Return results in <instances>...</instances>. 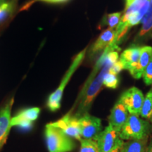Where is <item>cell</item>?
<instances>
[{
  "mask_svg": "<svg viewBox=\"0 0 152 152\" xmlns=\"http://www.w3.org/2000/svg\"><path fill=\"white\" fill-rule=\"evenodd\" d=\"M4 2H6V0H0V5H1Z\"/></svg>",
  "mask_w": 152,
  "mask_h": 152,
  "instance_id": "obj_28",
  "label": "cell"
},
{
  "mask_svg": "<svg viewBox=\"0 0 152 152\" xmlns=\"http://www.w3.org/2000/svg\"><path fill=\"white\" fill-rule=\"evenodd\" d=\"M141 47H133L125 49L120 56V61L122 63L123 69H132L137 64L140 56Z\"/></svg>",
  "mask_w": 152,
  "mask_h": 152,
  "instance_id": "obj_13",
  "label": "cell"
},
{
  "mask_svg": "<svg viewBox=\"0 0 152 152\" xmlns=\"http://www.w3.org/2000/svg\"><path fill=\"white\" fill-rule=\"evenodd\" d=\"M140 115L149 122H152V88L144 97Z\"/></svg>",
  "mask_w": 152,
  "mask_h": 152,
  "instance_id": "obj_16",
  "label": "cell"
},
{
  "mask_svg": "<svg viewBox=\"0 0 152 152\" xmlns=\"http://www.w3.org/2000/svg\"><path fill=\"white\" fill-rule=\"evenodd\" d=\"M149 137L142 140H128L123 143L119 152H145Z\"/></svg>",
  "mask_w": 152,
  "mask_h": 152,
  "instance_id": "obj_15",
  "label": "cell"
},
{
  "mask_svg": "<svg viewBox=\"0 0 152 152\" xmlns=\"http://www.w3.org/2000/svg\"><path fill=\"white\" fill-rule=\"evenodd\" d=\"M111 66L112 65L109 63H104L102 71L97 77L92 81H90V83L85 85L76 102L77 103V109L73 115L74 116L79 118L85 113H87V111L92 106L93 101L99 92L102 85H103L104 77L109 73Z\"/></svg>",
  "mask_w": 152,
  "mask_h": 152,
  "instance_id": "obj_1",
  "label": "cell"
},
{
  "mask_svg": "<svg viewBox=\"0 0 152 152\" xmlns=\"http://www.w3.org/2000/svg\"><path fill=\"white\" fill-rule=\"evenodd\" d=\"M151 124H152V122H151ZM151 130H152V125H151Z\"/></svg>",
  "mask_w": 152,
  "mask_h": 152,
  "instance_id": "obj_29",
  "label": "cell"
},
{
  "mask_svg": "<svg viewBox=\"0 0 152 152\" xmlns=\"http://www.w3.org/2000/svg\"><path fill=\"white\" fill-rule=\"evenodd\" d=\"M121 18V13H113V14H109L107 16V24L109 26V28L113 29L117 27L119 24Z\"/></svg>",
  "mask_w": 152,
  "mask_h": 152,
  "instance_id": "obj_21",
  "label": "cell"
},
{
  "mask_svg": "<svg viewBox=\"0 0 152 152\" xmlns=\"http://www.w3.org/2000/svg\"><path fill=\"white\" fill-rule=\"evenodd\" d=\"M14 9V3L12 1H6L0 5V24L7 20Z\"/></svg>",
  "mask_w": 152,
  "mask_h": 152,
  "instance_id": "obj_17",
  "label": "cell"
},
{
  "mask_svg": "<svg viewBox=\"0 0 152 152\" xmlns=\"http://www.w3.org/2000/svg\"><path fill=\"white\" fill-rule=\"evenodd\" d=\"M45 1V2L47 3H52V4H56V3H62V2H66L68 0H33L32 2H35V1Z\"/></svg>",
  "mask_w": 152,
  "mask_h": 152,
  "instance_id": "obj_24",
  "label": "cell"
},
{
  "mask_svg": "<svg viewBox=\"0 0 152 152\" xmlns=\"http://www.w3.org/2000/svg\"><path fill=\"white\" fill-rule=\"evenodd\" d=\"M144 99L143 93L135 87L127 90L121 96L119 101L130 115H140Z\"/></svg>",
  "mask_w": 152,
  "mask_h": 152,
  "instance_id": "obj_5",
  "label": "cell"
},
{
  "mask_svg": "<svg viewBox=\"0 0 152 152\" xmlns=\"http://www.w3.org/2000/svg\"><path fill=\"white\" fill-rule=\"evenodd\" d=\"M128 111L118 99L111 111L109 117V125H111L119 133L128 118Z\"/></svg>",
  "mask_w": 152,
  "mask_h": 152,
  "instance_id": "obj_11",
  "label": "cell"
},
{
  "mask_svg": "<svg viewBox=\"0 0 152 152\" xmlns=\"http://www.w3.org/2000/svg\"><path fill=\"white\" fill-rule=\"evenodd\" d=\"M80 152H99L98 145L94 140L81 139Z\"/></svg>",
  "mask_w": 152,
  "mask_h": 152,
  "instance_id": "obj_18",
  "label": "cell"
},
{
  "mask_svg": "<svg viewBox=\"0 0 152 152\" xmlns=\"http://www.w3.org/2000/svg\"><path fill=\"white\" fill-rule=\"evenodd\" d=\"M145 152H152V139H151L149 144H147V149H146Z\"/></svg>",
  "mask_w": 152,
  "mask_h": 152,
  "instance_id": "obj_26",
  "label": "cell"
},
{
  "mask_svg": "<svg viewBox=\"0 0 152 152\" xmlns=\"http://www.w3.org/2000/svg\"><path fill=\"white\" fill-rule=\"evenodd\" d=\"M136 0H125V9L128 8L130 5H132Z\"/></svg>",
  "mask_w": 152,
  "mask_h": 152,
  "instance_id": "obj_27",
  "label": "cell"
},
{
  "mask_svg": "<svg viewBox=\"0 0 152 152\" xmlns=\"http://www.w3.org/2000/svg\"><path fill=\"white\" fill-rule=\"evenodd\" d=\"M103 84L105 85L106 87H109L111 89H115L118 86L119 84V80L118 78L117 75L115 74L108 73L105 75L104 78Z\"/></svg>",
  "mask_w": 152,
  "mask_h": 152,
  "instance_id": "obj_20",
  "label": "cell"
},
{
  "mask_svg": "<svg viewBox=\"0 0 152 152\" xmlns=\"http://www.w3.org/2000/svg\"><path fill=\"white\" fill-rule=\"evenodd\" d=\"M123 143H124V141H123H123L120 142V143L118 144L116 147L114 148L113 149H112L111 151H109V152H119L120 149H121V147H122V145L123 144Z\"/></svg>",
  "mask_w": 152,
  "mask_h": 152,
  "instance_id": "obj_25",
  "label": "cell"
},
{
  "mask_svg": "<svg viewBox=\"0 0 152 152\" xmlns=\"http://www.w3.org/2000/svg\"><path fill=\"white\" fill-rule=\"evenodd\" d=\"M85 52H86V49L82 51L81 52H80L75 57V58L73 61V63H72L71 66H70L69 69L66 72L65 76L63 78L62 81L61 82L60 85L57 88V90L54 92H53L52 94H50V96H49L47 105L50 111H56L60 109L61 101L64 89H65L66 85L68 84V81L70 80V79H71V76L73 75L74 72L76 71V69L80 66V64H81V62L84 59Z\"/></svg>",
  "mask_w": 152,
  "mask_h": 152,
  "instance_id": "obj_4",
  "label": "cell"
},
{
  "mask_svg": "<svg viewBox=\"0 0 152 152\" xmlns=\"http://www.w3.org/2000/svg\"><path fill=\"white\" fill-rule=\"evenodd\" d=\"M78 120L82 139L94 140L102 131V121L97 117L87 113Z\"/></svg>",
  "mask_w": 152,
  "mask_h": 152,
  "instance_id": "obj_6",
  "label": "cell"
},
{
  "mask_svg": "<svg viewBox=\"0 0 152 152\" xmlns=\"http://www.w3.org/2000/svg\"><path fill=\"white\" fill-rule=\"evenodd\" d=\"M13 104L12 98L0 110V149L6 143L11 130V111Z\"/></svg>",
  "mask_w": 152,
  "mask_h": 152,
  "instance_id": "obj_10",
  "label": "cell"
},
{
  "mask_svg": "<svg viewBox=\"0 0 152 152\" xmlns=\"http://www.w3.org/2000/svg\"><path fill=\"white\" fill-rule=\"evenodd\" d=\"M98 145L99 152H109L123 140L119 137V133L111 125H109L95 139Z\"/></svg>",
  "mask_w": 152,
  "mask_h": 152,
  "instance_id": "obj_7",
  "label": "cell"
},
{
  "mask_svg": "<svg viewBox=\"0 0 152 152\" xmlns=\"http://www.w3.org/2000/svg\"><path fill=\"white\" fill-rule=\"evenodd\" d=\"M151 131V125L149 121L140 118L138 115H129L126 123L119 132V137L122 140H142L149 137Z\"/></svg>",
  "mask_w": 152,
  "mask_h": 152,
  "instance_id": "obj_2",
  "label": "cell"
},
{
  "mask_svg": "<svg viewBox=\"0 0 152 152\" xmlns=\"http://www.w3.org/2000/svg\"><path fill=\"white\" fill-rule=\"evenodd\" d=\"M152 58V47L145 46L141 47L140 56L137 65L132 69L130 70V73L134 78L140 79L142 77L144 70L147 68L150 61Z\"/></svg>",
  "mask_w": 152,
  "mask_h": 152,
  "instance_id": "obj_12",
  "label": "cell"
},
{
  "mask_svg": "<svg viewBox=\"0 0 152 152\" xmlns=\"http://www.w3.org/2000/svg\"><path fill=\"white\" fill-rule=\"evenodd\" d=\"M40 113V109L37 107L24 109L11 118V125L18 126L22 128L28 129L32 126L33 122L37 119Z\"/></svg>",
  "mask_w": 152,
  "mask_h": 152,
  "instance_id": "obj_9",
  "label": "cell"
},
{
  "mask_svg": "<svg viewBox=\"0 0 152 152\" xmlns=\"http://www.w3.org/2000/svg\"><path fill=\"white\" fill-rule=\"evenodd\" d=\"M115 30L111 29V28H108L104 30L92 46V49H91L92 52H97L101 50H103L104 49H106V47L109 46L113 41L114 38H115Z\"/></svg>",
  "mask_w": 152,
  "mask_h": 152,
  "instance_id": "obj_14",
  "label": "cell"
},
{
  "mask_svg": "<svg viewBox=\"0 0 152 152\" xmlns=\"http://www.w3.org/2000/svg\"><path fill=\"white\" fill-rule=\"evenodd\" d=\"M51 125L59 128L70 137H73L77 140H80L82 139L79 120L77 118L72 115L71 112L56 122L52 123Z\"/></svg>",
  "mask_w": 152,
  "mask_h": 152,
  "instance_id": "obj_8",
  "label": "cell"
},
{
  "mask_svg": "<svg viewBox=\"0 0 152 152\" xmlns=\"http://www.w3.org/2000/svg\"><path fill=\"white\" fill-rule=\"evenodd\" d=\"M142 77L146 85H152V58L144 70Z\"/></svg>",
  "mask_w": 152,
  "mask_h": 152,
  "instance_id": "obj_22",
  "label": "cell"
},
{
  "mask_svg": "<svg viewBox=\"0 0 152 152\" xmlns=\"http://www.w3.org/2000/svg\"><path fill=\"white\" fill-rule=\"evenodd\" d=\"M123 69V66L122 63L120 61H117L115 62L111 68H110L109 72L111 73L117 75V74H118Z\"/></svg>",
  "mask_w": 152,
  "mask_h": 152,
  "instance_id": "obj_23",
  "label": "cell"
},
{
  "mask_svg": "<svg viewBox=\"0 0 152 152\" xmlns=\"http://www.w3.org/2000/svg\"><path fill=\"white\" fill-rule=\"evenodd\" d=\"M45 138L49 152H71L76 147L71 137L51 123L46 125Z\"/></svg>",
  "mask_w": 152,
  "mask_h": 152,
  "instance_id": "obj_3",
  "label": "cell"
},
{
  "mask_svg": "<svg viewBox=\"0 0 152 152\" xmlns=\"http://www.w3.org/2000/svg\"><path fill=\"white\" fill-rule=\"evenodd\" d=\"M142 20L143 23V26L140 30V36L144 35L152 28V9L149 8L147 14L144 16Z\"/></svg>",
  "mask_w": 152,
  "mask_h": 152,
  "instance_id": "obj_19",
  "label": "cell"
}]
</instances>
